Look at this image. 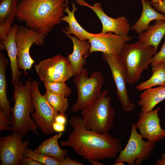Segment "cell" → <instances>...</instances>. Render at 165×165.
Wrapping results in <instances>:
<instances>
[{
  "label": "cell",
  "mask_w": 165,
  "mask_h": 165,
  "mask_svg": "<svg viewBox=\"0 0 165 165\" xmlns=\"http://www.w3.org/2000/svg\"><path fill=\"white\" fill-rule=\"evenodd\" d=\"M69 123L73 130L68 136L67 140L60 141V146L70 147L85 159L116 158L123 149L119 138L108 133L99 134L86 128L81 116L72 117Z\"/></svg>",
  "instance_id": "6da1fadb"
},
{
  "label": "cell",
  "mask_w": 165,
  "mask_h": 165,
  "mask_svg": "<svg viewBox=\"0 0 165 165\" xmlns=\"http://www.w3.org/2000/svg\"><path fill=\"white\" fill-rule=\"evenodd\" d=\"M66 5L65 0H22L17 4L16 17L28 28L47 36L62 22Z\"/></svg>",
  "instance_id": "7a4b0ae2"
},
{
  "label": "cell",
  "mask_w": 165,
  "mask_h": 165,
  "mask_svg": "<svg viewBox=\"0 0 165 165\" xmlns=\"http://www.w3.org/2000/svg\"><path fill=\"white\" fill-rule=\"evenodd\" d=\"M31 79L29 77L24 85L19 81L13 84L14 90L12 100L14 105L10 118L11 126L12 131L17 132L22 137L30 131L36 135L39 134L37 130L38 127L30 116L35 110L31 93Z\"/></svg>",
  "instance_id": "3957f363"
},
{
  "label": "cell",
  "mask_w": 165,
  "mask_h": 165,
  "mask_svg": "<svg viewBox=\"0 0 165 165\" xmlns=\"http://www.w3.org/2000/svg\"><path fill=\"white\" fill-rule=\"evenodd\" d=\"M106 90L102 91L88 108L81 110V117L87 129L101 134H106L112 128L116 112L111 106Z\"/></svg>",
  "instance_id": "277c9868"
},
{
  "label": "cell",
  "mask_w": 165,
  "mask_h": 165,
  "mask_svg": "<svg viewBox=\"0 0 165 165\" xmlns=\"http://www.w3.org/2000/svg\"><path fill=\"white\" fill-rule=\"evenodd\" d=\"M154 48L138 40L132 44L125 43L120 56L123 61L127 83L133 84L140 79L142 72L148 68Z\"/></svg>",
  "instance_id": "5b68a950"
},
{
  "label": "cell",
  "mask_w": 165,
  "mask_h": 165,
  "mask_svg": "<svg viewBox=\"0 0 165 165\" xmlns=\"http://www.w3.org/2000/svg\"><path fill=\"white\" fill-rule=\"evenodd\" d=\"M74 76L73 81L77 90V97L71 110L76 112L88 108L97 100L101 92L104 77L99 71L93 72L89 77L86 68Z\"/></svg>",
  "instance_id": "8992f818"
},
{
  "label": "cell",
  "mask_w": 165,
  "mask_h": 165,
  "mask_svg": "<svg viewBox=\"0 0 165 165\" xmlns=\"http://www.w3.org/2000/svg\"><path fill=\"white\" fill-rule=\"evenodd\" d=\"M137 130L136 124L132 123L129 140L125 148L120 152L115 163H127L129 165H140L149 158L154 149L156 142L144 141Z\"/></svg>",
  "instance_id": "52a82bcc"
},
{
  "label": "cell",
  "mask_w": 165,
  "mask_h": 165,
  "mask_svg": "<svg viewBox=\"0 0 165 165\" xmlns=\"http://www.w3.org/2000/svg\"><path fill=\"white\" fill-rule=\"evenodd\" d=\"M39 84V82L36 80L31 82V93L35 110L31 116L42 133L47 135L55 132L53 125L59 112L50 105L45 95L41 94L38 89Z\"/></svg>",
  "instance_id": "ba28073f"
},
{
  "label": "cell",
  "mask_w": 165,
  "mask_h": 165,
  "mask_svg": "<svg viewBox=\"0 0 165 165\" xmlns=\"http://www.w3.org/2000/svg\"><path fill=\"white\" fill-rule=\"evenodd\" d=\"M34 67L39 79L44 82H65L74 76L67 57L60 54L42 60Z\"/></svg>",
  "instance_id": "9c48e42d"
},
{
  "label": "cell",
  "mask_w": 165,
  "mask_h": 165,
  "mask_svg": "<svg viewBox=\"0 0 165 165\" xmlns=\"http://www.w3.org/2000/svg\"><path fill=\"white\" fill-rule=\"evenodd\" d=\"M46 35L34 30L18 25L16 40L17 47V64L18 68L24 71L27 76V71H30L35 61L29 54L30 48L33 44L41 46L44 42Z\"/></svg>",
  "instance_id": "30bf717a"
},
{
  "label": "cell",
  "mask_w": 165,
  "mask_h": 165,
  "mask_svg": "<svg viewBox=\"0 0 165 165\" xmlns=\"http://www.w3.org/2000/svg\"><path fill=\"white\" fill-rule=\"evenodd\" d=\"M103 59L108 64L116 88V95L123 110L133 111L135 104L130 100L128 94L127 81L123 61L120 56L102 53Z\"/></svg>",
  "instance_id": "8fae6325"
},
{
  "label": "cell",
  "mask_w": 165,
  "mask_h": 165,
  "mask_svg": "<svg viewBox=\"0 0 165 165\" xmlns=\"http://www.w3.org/2000/svg\"><path fill=\"white\" fill-rule=\"evenodd\" d=\"M16 131L0 138V160L1 165H19L29 143Z\"/></svg>",
  "instance_id": "7c38bea8"
},
{
  "label": "cell",
  "mask_w": 165,
  "mask_h": 165,
  "mask_svg": "<svg viewBox=\"0 0 165 165\" xmlns=\"http://www.w3.org/2000/svg\"><path fill=\"white\" fill-rule=\"evenodd\" d=\"M132 37L119 35L112 32L91 33L88 39L91 46L89 55L96 52L120 56L124 44Z\"/></svg>",
  "instance_id": "4fadbf2b"
},
{
  "label": "cell",
  "mask_w": 165,
  "mask_h": 165,
  "mask_svg": "<svg viewBox=\"0 0 165 165\" xmlns=\"http://www.w3.org/2000/svg\"><path fill=\"white\" fill-rule=\"evenodd\" d=\"M75 1L79 5L88 7L95 13L102 24V29L101 32L105 33L111 32L119 35L128 36L131 27L126 17L122 16L116 18L110 17L103 11L100 2H96L91 6L85 0Z\"/></svg>",
  "instance_id": "5bb4252c"
},
{
  "label": "cell",
  "mask_w": 165,
  "mask_h": 165,
  "mask_svg": "<svg viewBox=\"0 0 165 165\" xmlns=\"http://www.w3.org/2000/svg\"><path fill=\"white\" fill-rule=\"evenodd\" d=\"M161 108L159 107L148 112H140L136 124L137 129L139 130V134L143 138L156 143L165 138V130L160 126L158 115Z\"/></svg>",
  "instance_id": "9a60e30c"
},
{
  "label": "cell",
  "mask_w": 165,
  "mask_h": 165,
  "mask_svg": "<svg viewBox=\"0 0 165 165\" xmlns=\"http://www.w3.org/2000/svg\"><path fill=\"white\" fill-rule=\"evenodd\" d=\"M67 35L73 44V52L67 58L71 64L75 76L80 73L86 65V58L89 55L91 45L88 40H81L75 36Z\"/></svg>",
  "instance_id": "2e32d148"
},
{
  "label": "cell",
  "mask_w": 165,
  "mask_h": 165,
  "mask_svg": "<svg viewBox=\"0 0 165 165\" xmlns=\"http://www.w3.org/2000/svg\"><path fill=\"white\" fill-rule=\"evenodd\" d=\"M18 25L14 24L11 27L10 31L6 38L0 41L6 50L10 61L12 73V82L13 84L18 81L22 72L18 68L17 64V47L16 36Z\"/></svg>",
  "instance_id": "e0dca14e"
},
{
  "label": "cell",
  "mask_w": 165,
  "mask_h": 165,
  "mask_svg": "<svg viewBox=\"0 0 165 165\" xmlns=\"http://www.w3.org/2000/svg\"><path fill=\"white\" fill-rule=\"evenodd\" d=\"M17 0H0V40L7 36L16 16Z\"/></svg>",
  "instance_id": "ac0fdd59"
},
{
  "label": "cell",
  "mask_w": 165,
  "mask_h": 165,
  "mask_svg": "<svg viewBox=\"0 0 165 165\" xmlns=\"http://www.w3.org/2000/svg\"><path fill=\"white\" fill-rule=\"evenodd\" d=\"M66 6L64 11L67 13V15L64 16L61 18L62 21H65L68 24V27H65V30L63 31L66 35L73 34L75 36L81 40H88L91 33L84 29L79 24L76 20L75 13L77 10L76 4L71 2L72 10L70 11L68 7V1L65 0Z\"/></svg>",
  "instance_id": "d6986e66"
},
{
  "label": "cell",
  "mask_w": 165,
  "mask_h": 165,
  "mask_svg": "<svg viewBox=\"0 0 165 165\" xmlns=\"http://www.w3.org/2000/svg\"><path fill=\"white\" fill-rule=\"evenodd\" d=\"M155 24L149 25L145 32L138 34V38L147 46L154 48L157 52L158 46L165 34V20H155Z\"/></svg>",
  "instance_id": "ffe728a7"
},
{
  "label": "cell",
  "mask_w": 165,
  "mask_h": 165,
  "mask_svg": "<svg viewBox=\"0 0 165 165\" xmlns=\"http://www.w3.org/2000/svg\"><path fill=\"white\" fill-rule=\"evenodd\" d=\"M139 97L138 103L141 107V111L150 112L165 99V86H159L145 89L140 94Z\"/></svg>",
  "instance_id": "44dd1931"
},
{
  "label": "cell",
  "mask_w": 165,
  "mask_h": 165,
  "mask_svg": "<svg viewBox=\"0 0 165 165\" xmlns=\"http://www.w3.org/2000/svg\"><path fill=\"white\" fill-rule=\"evenodd\" d=\"M142 10L141 16L135 23L131 27L132 30L139 34L145 31L150 23L153 20H165V14L160 13L155 10L152 6L150 2L141 0Z\"/></svg>",
  "instance_id": "7402d4cb"
},
{
  "label": "cell",
  "mask_w": 165,
  "mask_h": 165,
  "mask_svg": "<svg viewBox=\"0 0 165 165\" xmlns=\"http://www.w3.org/2000/svg\"><path fill=\"white\" fill-rule=\"evenodd\" d=\"M8 61L2 53L0 52V108L2 109L10 118L12 108L8 100L6 91L7 83L6 72Z\"/></svg>",
  "instance_id": "603a6c76"
},
{
  "label": "cell",
  "mask_w": 165,
  "mask_h": 165,
  "mask_svg": "<svg viewBox=\"0 0 165 165\" xmlns=\"http://www.w3.org/2000/svg\"><path fill=\"white\" fill-rule=\"evenodd\" d=\"M152 72L149 79L136 87L137 90L140 91L157 86H165V63H160L152 65Z\"/></svg>",
  "instance_id": "cb8c5ba5"
},
{
  "label": "cell",
  "mask_w": 165,
  "mask_h": 165,
  "mask_svg": "<svg viewBox=\"0 0 165 165\" xmlns=\"http://www.w3.org/2000/svg\"><path fill=\"white\" fill-rule=\"evenodd\" d=\"M53 108L59 113H65L69 106L67 97L46 90L44 94Z\"/></svg>",
  "instance_id": "d4e9b609"
},
{
  "label": "cell",
  "mask_w": 165,
  "mask_h": 165,
  "mask_svg": "<svg viewBox=\"0 0 165 165\" xmlns=\"http://www.w3.org/2000/svg\"><path fill=\"white\" fill-rule=\"evenodd\" d=\"M24 156L46 165H61V163L55 158L39 153L27 147Z\"/></svg>",
  "instance_id": "484cf974"
},
{
  "label": "cell",
  "mask_w": 165,
  "mask_h": 165,
  "mask_svg": "<svg viewBox=\"0 0 165 165\" xmlns=\"http://www.w3.org/2000/svg\"><path fill=\"white\" fill-rule=\"evenodd\" d=\"M44 86L46 90L67 97L72 93L71 89L65 82H44Z\"/></svg>",
  "instance_id": "4316f807"
},
{
  "label": "cell",
  "mask_w": 165,
  "mask_h": 165,
  "mask_svg": "<svg viewBox=\"0 0 165 165\" xmlns=\"http://www.w3.org/2000/svg\"><path fill=\"white\" fill-rule=\"evenodd\" d=\"M62 136V133L54 135L43 141L35 151L38 153L47 156L51 151L56 143Z\"/></svg>",
  "instance_id": "83f0119b"
},
{
  "label": "cell",
  "mask_w": 165,
  "mask_h": 165,
  "mask_svg": "<svg viewBox=\"0 0 165 165\" xmlns=\"http://www.w3.org/2000/svg\"><path fill=\"white\" fill-rule=\"evenodd\" d=\"M66 155V150L61 148L57 141L56 143L51 152L47 156L53 157L61 163L64 160Z\"/></svg>",
  "instance_id": "f1b7e54d"
},
{
  "label": "cell",
  "mask_w": 165,
  "mask_h": 165,
  "mask_svg": "<svg viewBox=\"0 0 165 165\" xmlns=\"http://www.w3.org/2000/svg\"><path fill=\"white\" fill-rule=\"evenodd\" d=\"M3 130L12 131L10 118L5 112L0 108V131Z\"/></svg>",
  "instance_id": "f546056e"
},
{
  "label": "cell",
  "mask_w": 165,
  "mask_h": 165,
  "mask_svg": "<svg viewBox=\"0 0 165 165\" xmlns=\"http://www.w3.org/2000/svg\"><path fill=\"white\" fill-rule=\"evenodd\" d=\"M164 42L160 50L152 57L150 64L151 66L156 64L162 63H165V36Z\"/></svg>",
  "instance_id": "4dcf8cb0"
},
{
  "label": "cell",
  "mask_w": 165,
  "mask_h": 165,
  "mask_svg": "<svg viewBox=\"0 0 165 165\" xmlns=\"http://www.w3.org/2000/svg\"><path fill=\"white\" fill-rule=\"evenodd\" d=\"M21 165H44L29 157L24 156L21 159L20 164Z\"/></svg>",
  "instance_id": "1f68e13d"
},
{
  "label": "cell",
  "mask_w": 165,
  "mask_h": 165,
  "mask_svg": "<svg viewBox=\"0 0 165 165\" xmlns=\"http://www.w3.org/2000/svg\"><path fill=\"white\" fill-rule=\"evenodd\" d=\"M151 4L157 11L165 14V0H160L158 3H151Z\"/></svg>",
  "instance_id": "d6a6232c"
},
{
  "label": "cell",
  "mask_w": 165,
  "mask_h": 165,
  "mask_svg": "<svg viewBox=\"0 0 165 165\" xmlns=\"http://www.w3.org/2000/svg\"><path fill=\"white\" fill-rule=\"evenodd\" d=\"M82 163L73 159H71L68 156H66L61 165H83Z\"/></svg>",
  "instance_id": "836d02e7"
},
{
  "label": "cell",
  "mask_w": 165,
  "mask_h": 165,
  "mask_svg": "<svg viewBox=\"0 0 165 165\" xmlns=\"http://www.w3.org/2000/svg\"><path fill=\"white\" fill-rule=\"evenodd\" d=\"M67 116L65 113H59L55 118V122L65 125Z\"/></svg>",
  "instance_id": "e575fe53"
},
{
  "label": "cell",
  "mask_w": 165,
  "mask_h": 165,
  "mask_svg": "<svg viewBox=\"0 0 165 165\" xmlns=\"http://www.w3.org/2000/svg\"><path fill=\"white\" fill-rule=\"evenodd\" d=\"M65 125L54 122L53 125V129L55 132L62 133L65 129Z\"/></svg>",
  "instance_id": "d590c367"
},
{
  "label": "cell",
  "mask_w": 165,
  "mask_h": 165,
  "mask_svg": "<svg viewBox=\"0 0 165 165\" xmlns=\"http://www.w3.org/2000/svg\"><path fill=\"white\" fill-rule=\"evenodd\" d=\"M155 164L156 165H165V153L162 154L161 158L156 160Z\"/></svg>",
  "instance_id": "8d00e7d4"
},
{
  "label": "cell",
  "mask_w": 165,
  "mask_h": 165,
  "mask_svg": "<svg viewBox=\"0 0 165 165\" xmlns=\"http://www.w3.org/2000/svg\"><path fill=\"white\" fill-rule=\"evenodd\" d=\"M99 160L94 159H90L88 160V161L91 163L93 165H103V164L100 163Z\"/></svg>",
  "instance_id": "74e56055"
},
{
  "label": "cell",
  "mask_w": 165,
  "mask_h": 165,
  "mask_svg": "<svg viewBox=\"0 0 165 165\" xmlns=\"http://www.w3.org/2000/svg\"><path fill=\"white\" fill-rule=\"evenodd\" d=\"M114 165H124V162H119L116 163H115Z\"/></svg>",
  "instance_id": "f35d334b"
},
{
  "label": "cell",
  "mask_w": 165,
  "mask_h": 165,
  "mask_svg": "<svg viewBox=\"0 0 165 165\" xmlns=\"http://www.w3.org/2000/svg\"><path fill=\"white\" fill-rule=\"evenodd\" d=\"M160 0H151L150 2L151 3H158Z\"/></svg>",
  "instance_id": "ab89813d"
}]
</instances>
